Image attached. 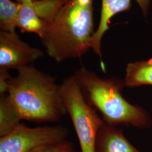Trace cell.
Returning <instances> with one entry per match:
<instances>
[{
	"label": "cell",
	"instance_id": "obj_8",
	"mask_svg": "<svg viewBox=\"0 0 152 152\" xmlns=\"http://www.w3.org/2000/svg\"><path fill=\"white\" fill-rule=\"evenodd\" d=\"M95 152H141L129 141L122 130L104 122L99 128Z\"/></svg>",
	"mask_w": 152,
	"mask_h": 152
},
{
	"label": "cell",
	"instance_id": "obj_4",
	"mask_svg": "<svg viewBox=\"0 0 152 152\" xmlns=\"http://www.w3.org/2000/svg\"><path fill=\"white\" fill-rule=\"evenodd\" d=\"M61 97L71 117L81 152H95L98 130L104 124L98 112L87 103L74 75L65 78L59 85Z\"/></svg>",
	"mask_w": 152,
	"mask_h": 152
},
{
	"label": "cell",
	"instance_id": "obj_2",
	"mask_svg": "<svg viewBox=\"0 0 152 152\" xmlns=\"http://www.w3.org/2000/svg\"><path fill=\"white\" fill-rule=\"evenodd\" d=\"M8 81L6 93L16 106L22 120L34 123L56 122L67 113L59 85L54 77L32 64L19 68Z\"/></svg>",
	"mask_w": 152,
	"mask_h": 152
},
{
	"label": "cell",
	"instance_id": "obj_5",
	"mask_svg": "<svg viewBox=\"0 0 152 152\" xmlns=\"http://www.w3.org/2000/svg\"><path fill=\"white\" fill-rule=\"evenodd\" d=\"M68 129L61 125L29 127L20 124L0 137V152H29L37 147L66 140Z\"/></svg>",
	"mask_w": 152,
	"mask_h": 152
},
{
	"label": "cell",
	"instance_id": "obj_7",
	"mask_svg": "<svg viewBox=\"0 0 152 152\" xmlns=\"http://www.w3.org/2000/svg\"><path fill=\"white\" fill-rule=\"evenodd\" d=\"M132 0H102V8L99 23L91 40V49L102 59V41L109 29L111 19L116 14L130 9ZM139 6L144 18L148 16L151 0H135Z\"/></svg>",
	"mask_w": 152,
	"mask_h": 152
},
{
	"label": "cell",
	"instance_id": "obj_17",
	"mask_svg": "<svg viewBox=\"0 0 152 152\" xmlns=\"http://www.w3.org/2000/svg\"><path fill=\"white\" fill-rule=\"evenodd\" d=\"M81 152V151H80V152H77V151H75V150H74V151H72V152Z\"/></svg>",
	"mask_w": 152,
	"mask_h": 152
},
{
	"label": "cell",
	"instance_id": "obj_18",
	"mask_svg": "<svg viewBox=\"0 0 152 152\" xmlns=\"http://www.w3.org/2000/svg\"><path fill=\"white\" fill-rule=\"evenodd\" d=\"M65 1H68V0H64Z\"/></svg>",
	"mask_w": 152,
	"mask_h": 152
},
{
	"label": "cell",
	"instance_id": "obj_14",
	"mask_svg": "<svg viewBox=\"0 0 152 152\" xmlns=\"http://www.w3.org/2000/svg\"><path fill=\"white\" fill-rule=\"evenodd\" d=\"M74 150L73 144L65 140L44 145L37 147L29 152H71Z\"/></svg>",
	"mask_w": 152,
	"mask_h": 152
},
{
	"label": "cell",
	"instance_id": "obj_6",
	"mask_svg": "<svg viewBox=\"0 0 152 152\" xmlns=\"http://www.w3.org/2000/svg\"><path fill=\"white\" fill-rule=\"evenodd\" d=\"M42 56L40 49L22 41L16 32H0V68L17 70Z\"/></svg>",
	"mask_w": 152,
	"mask_h": 152
},
{
	"label": "cell",
	"instance_id": "obj_15",
	"mask_svg": "<svg viewBox=\"0 0 152 152\" xmlns=\"http://www.w3.org/2000/svg\"><path fill=\"white\" fill-rule=\"evenodd\" d=\"M11 77L8 69L0 68V94L6 93L8 81Z\"/></svg>",
	"mask_w": 152,
	"mask_h": 152
},
{
	"label": "cell",
	"instance_id": "obj_12",
	"mask_svg": "<svg viewBox=\"0 0 152 152\" xmlns=\"http://www.w3.org/2000/svg\"><path fill=\"white\" fill-rule=\"evenodd\" d=\"M20 4L11 0H0V29L2 32H16Z\"/></svg>",
	"mask_w": 152,
	"mask_h": 152
},
{
	"label": "cell",
	"instance_id": "obj_11",
	"mask_svg": "<svg viewBox=\"0 0 152 152\" xmlns=\"http://www.w3.org/2000/svg\"><path fill=\"white\" fill-rule=\"evenodd\" d=\"M32 1L20 4L17 28H19L22 33H33L41 38L47 23L36 13L31 5Z\"/></svg>",
	"mask_w": 152,
	"mask_h": 152
},
{
	"label": "cell",
	"instance_id": "obj_16",
	"mask_svg": "<svg viewBox=\"0 0 152 152\" xmlns=\"http://www.w3.org/2000/svg\"><path fill=\"white\" fill-rule=\"evenodd\" d=\"M16 2L19 4H24V3H26L32 0H16Z\"/></svg>",
	"mask_w": 152,
	"mask_h": 152
},
{
	"label": "cell",
	"instance_id": "obj_3",
	"mask_svg": "<svg viewBox=\"0 0 152 152\" xmlns=\"http://www.w3.org/2000/svg\"><path fill=\"white\" fill-rule=\"evenodd\" d=\"M74 75L87 103L100 113L105 123L114 126L131 125L141 129L152 125L144 109L131 104L123 96L124 80L102 78L84 66L76 69Z\"/></svg>",
	"mask_w": 152,
	"mask_h": 152
},
{
	"label": "cell",
	"instance_id": "obj_1",
	"mask_svg": "<svg viewBox=\"0 0 152 152\" xmlns=\"http://www.w3.org/2000/svg\"><path fill=\"white\" fill-rule=\"evenodd\" d=\"M94 32V0H68L47 23L40 38L48 55L60 63L85 54Z\"/></svg>",
	"mask_w": 152,
	"mask_h": 152
},
{
	"label": "cell",
	"instance_id": "obj_9",
	"mask_svg": "<svg viewBox=\"0 0 152 152\" xmlns=\"http://www.w3.org/2000/svg\"><path fill=\"white\" fill-rule=\"evenodd\" d=\"M124 81L128 87L152 85V58L129 63Z\"/></svg>",
	"mask_w": 152,
	"mask_h": 152
},
{
	"label": "cell",
	"instance_id": "obj_13",
	"mask_svg": "<svg viewBox=\"0 0 152 152\" xmlns=\"http://www.w3.org/2000/svg\"><path fill=\"white\" fill-rule=\"evenodd\" d=\"M66 2L64 0H32L31 5L37 15L49 23Z\"/></svg>",
	"mask_w": 152,
	"mask_h": 152
},
{
	"label": "cell",
	"instance_id": "obj_10",
	"mask_svg": "<svg viewBox=\"0 0 152 152\" xmlns=\"http://www.w3.org/2000/svg\"><path fill=\"white\" fill-rule=\"evenodd\" d=\"M20 113L7 93L0 94V137L7 135L21 124Z\"/></svg>",
	"mask_w": 152,
	"mask_h": 152
}]
</instances>
